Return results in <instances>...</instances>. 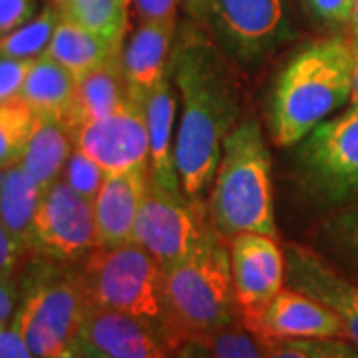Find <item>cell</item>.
<instances>
[{"mask_svg": "<svg viewBox=\"0 0 358 358\" xmlns=\"http://www.w3.org/2000/svg\"><path fill=\"white\" fill-rule=\"evenodd\" d=\"M201 22L239 62H259L293 36L287 0H207Z\"/></svg>", "mask_w": 358, "mask_h": 358, "instance_id": "obj_9", "label": "cell"}, {"mask_svg": "<svg viewBox=\"0 0 358 358\" xmlns=\"http://www.w3.org/2000/svg\"><path fill=\"white\" fill-rule=\"evenodd\" d=\"M80 338L108 358H171L162 334L143 320L124 313L90 307Z\"/></svg>", "mask_w": 358, "mask_h": 358, "instance_id": "obj_15", "label": "cell"}, {"mask_svg": "<svg viewBox=\"0 0 358 358\" xmlns=\"http://www.w3.org/2000/svg\"><path fill=\"white\" fill-rule=\"evenodd\" d=\"M287 279L289 285L320 301L345 324L348 341L358 346V287L341 277L317 253L305 247H287Z\"/></svg>", "mask_w": 358, "mask_h": 358, "instance_id": "obj_14", "label": "cell"}, {"mask_svg": "<svg viewBox=\"0 0 358 358\" xmlns=\"http://www.w3.org/2000/svg\"><path fill=\"white\" fill-rule=\"evenodd\" d=\"M213 221L207 201L189 199L150 178L141 199L134 241L155 257L164 271L183 261L201 245Z\"/></svg>", "mask_w": 358, "mask_h": 358, "instance_id": "obj_7", "label": "cell"}, {"mask_svg": "<svg viewBox=\"0 0 358 358\" xmlns=\"http://www.w3.org/2000/svg\"><path fill=\"white\" fill-rule=\"evenodd\" d=\"M100 247L94 203L74 192L64 179L44 189L36 217L32 249L56 261H76Z\"/></svg>", "mask_w": 358, "mask_h": 358, "instance_id": "obj_10", "label": "cell"}, {"mask_svg": "<svg viewBox=\"0 0 358 358\" xmlns=\"http://www.w3.org/2000/svg\"><path fill=\"white\" fill-rule=\"evenodd\" d=\"M241 324L257 336H275L285 341H303V338L348 341L345 324L331 308L293 287L282 289L257 319Z\"/></svg>", "mask_w": 358, "mask_h": 358, "instance_id": "obj_13", "label": "cell"}, {"mask_svg": "<svg viewBox=\"0 0 358 358\" xmlns=\"http://www.w3.org/2000/svg\"><path fill=\"white\" fill-rule=\"evenodd\" d=\"M352 94V42L331 38L299 52L275 80L268 102L271 136L293 148L327 122Z\"/></svg>", "mask_w": 358, "mask_h": 358, "instance_id": "obj_2", "label": "cell"}, {"mask_svg": "<svg viewBox=\"0 0 358 358\" xmlns=\"http://www.w3.org/2000/svg\"><path fill=\"white\" fill-rule=\"evenodd\" d=\"M329 233L338 249L358 267V207L336 215L329 225Z\"/></svg>", "mask_w": 358, "mask_h": 358, "instance_id": "obj_29", "label": "cell"}, {"mask_svg": "<svg viewBox=\"0 0 358 358\" xmlns=\"http://www.w3.org/2000/svg\"><path fill=\"white\" fill-rule=\"evenodd\" d=\"M350 100L358 106V40L352 38V94Z\"/></svg>", "mask_w": 358, "mask_h": 358, "instance_id": "obj_40", "label": "cell"}, {"mask_svg": "<svg viewBox=\"0 0 358 358\" xmlns=\"http://www.w3.org/2000/svg\"><path fill=\"white\" fill-rule=\"evenodd\" d=\"M0 358H36L13 322L0 329Z\"/></svg>", "mask_w": 358, "mask_h": 358, "instance_id": "obj_37", "label": "cell"}, {"mask_svg": "<svg viewBox=\"0 0 358 358\" xmlns=\"http://www.w3.org/2000/svg\"><path fill=\"white\" fill-rule=\"evenodd\" d=\"M36 122L38 114L20 96L0 102V166L8 167L18 162Z\"/></svg>", "mask_w": 358, "mask_h": 358, "instance_id": "obj_25", "label": "cell"}, {"mask_svg": "<svg viewBox=\"0 0 358 358\" xmlns=\"http://www.w3.org/2000/svg\"><path fill=\"white\" fill-rule=\"evenodd\" d=\"M26 251L28 249L6 229V225L0 219V273L13 275L14 268L20 265Z\"/></svg>", "mask_w": 358, "mask_h": 358, "instance_id": "obj_35", "label": "cell"}, {"mask_svg": "<svg viewBox=\"0 0 358 358\" xmlns=\"http://www.w3.org/2000/svg\"><path fill=\"white\" fill-rule=\"evenodd\" d=\"M44 189L26 176L18 166H8L0 185V219L6 229L32 249L34 239V217L42 201Z\"/></svg>", "mask_w": 358, "mask_h": 358, "instance_id": "obj_23", "label": "cell"}, {"mask_svg": "<svg viewBox=\"0 0 358 358\" xmlns=\"http://www.w3.org/2000/svg\"><path fill=\"white\" fill-rule=\"evenodd\" d=\"M148 169L108 173L102 189L94 199L100 247H117L134 241L136 219L148 189Z\"/></svg>", "mask_w": 358, "mask_h": 358, "instance_id": "obj_16", "label": "cell"}, {"mask_svg": "<svg viewBox=\"0 0 358 358\" xmlns=\"http://www.w3.org/2000/svg\"><path fill=\"white\" fill-rule=\"evenodd\" d=\"M78 275L90 307L143 320L162 334L169 346L164 293L166 271L150 251L136 241L117 247H96L84 257Z\"/></svg>", "mask_w": 358, "mask_h": 358, "instance_id": "obj_5", "label": "cell"}, {"mask_svg": "<svg viewBox=\"0 0 358 358\" xmlns=\"http://www.w3.org/2000/svg\"><path fill=\"white\" fill-rule=\"evenodd\" d=\"M171 72L164 76L143 100L145 126L150 136V178L167 189L181 192L176 167V94L171 86Z\"/></svg>", "mask_w": 358, "mask_h": 358, "instance_id": "obj_19", "label": "cell"}, {"mask_svg": "<svg viewBox=\"0 0 358 358\" xmlns=\"http://www.w3.org/2000/svg\"><path fill=\"white\" fill-rule=\"evenodd\" d=\"M90 303L78 273H46L22 296L13 324L36 358H54L74 343Z\"/></svg>", "mask_w": 358, "mask_h": 358, "instance_id": "obj_6", "label": "cell"}, {"mask_svg": "<svg viewBox=\"0 0 358 358\" xmlns=\"http://www.w3.org/2000/svg\"><path fill=\"white\" fill-rule=\"evenodd\" d=\"M209 352L213 358H263V350L251 331L243 324H231L209 338Z\"/></svg>", "mask_w": 358, "mask_h": 358, "instance_id": "obj_28", "label": "cell"}, {"mask_svg": "<svg viewBox=\"0 0 358 358\" xmlns=\"http://www.w3.org/2000/svg\"><path fill=\"white\" fill-rule=\"evenodd\" d=\"M4 173H6V167L0 166V185H2V179H4Z\"/></svg>", "mask_w": 358, "mask_h": 358, "instance_id": "obj_45", "label": "cell"}, {"mask_svg": "<svg viewBox=\"0 0 358 358\" xmlns=\"http://www.w3.org/2000/svg\"><path fill=\"white\" fill-rule=\"evenodd\" d=\"M229 253L237 315L249 322L282 291L287 261L275 237L249 231L231 237Z\"/></svg>", "mask_w": 358, "mask_h": 358, "instance_id": "obj_12", "label": "cell"}, {"mask_svg": "<svg viewBox=\"0 0 358 358\" xmlns=\"http://www.w3.org/2000/svg\"><path fill=\"white\" fill-rule=\"evenodd\" d=\"M62 18L96 34L122 40L129 13V0H56Z\"/></svg>", "mask_w": 358, "mask_h": 358, "instance_id": "obj_24", "label": "cell"}, {"mask_svg": "<svg viewBox=\"0 0 358 358\" xmlns=\"http://www.w3.org/2000/svg\"><path fill=\"white\" fill-rule=\"evenodd\" d=\"M310 358H358V346L341 338H303L291 341Z\"/></svg>", "mask_w": 358, "mask_h": 358, "instance_id": "obj_31", "label": "cell"}, {"mask_svg": "<svg viewBox=\"0 0 358 358\" xmlns=\"http://www.w3.org/2000/svg\"><path fill=\"white\" fill-rule=\"evenodd\" d=\"M128 98L122 50H117L106 62L78 76L76 98L62 124L72 136L78 128L92 120H100L117 112L128 102Z\"/></svg>", "mask_w": 358, "mask_h": 358, "instance_id": "obj_18", "label": "cell"}, {"mask_svg": "<svg viewBox=\"0 0 358 358\" xmlns=\"http://www.w3.org/2000/svg\"><path fill=\"white\" fill-rule=\"evenodd\" d=\"M171 358H213L209 352V346L203 343H185L173 352Z\"/></svg>", "mask_w": 358, "mask_h": 358, "instance_id": "obj_39", "label": "cell"}, {"mask_svg": "<svg viewBox=\"0 0 358 358\" xmlns=\"http://www.w3.org/2000/svg\"><path fill=\"white\" fill-rule=\"evenodd\" d=\"M54 358H86L84 355V346H82V341H80V336H78L74 343H70V345L66 346L62 352H58Z\"/></svg>", "mask_w": 358, "mask_h": 358, "instance_id": "obj_41", "label": "cell"}, {"mask_svg": "<svg viewBox=\"0 0 358 358\" xmlns=\"http://www.w3.org/2000/svg\"><path fill=\"white\" fill-rule=\"evenodd\" d=\"M257 341L263 350V358H310L305 350H301L299 346L293 345L291 341H285V338L257 336Z\"/></svg>", "mask_w": 358, "mask_h": 358, "instance_id": "obj_38", "label": "cell"}, {"mask_svg": "<svg viewBox=\"0 0 358 358\" xmlns=\"http://www.w3.org/2000/svg\"><path fill=\"white\" fill-rule=\"evenodd\" d=\"M74 150V141L62 122L38 115L36 128L14 166H18L42 189H48L64 171L66 162Z\"/></svg>", "mask_w": 358, "mask_h": 358, "instance_id": "obj_20", "label": "cell"}, {"mask_svg": "<svg viewBox=\"0 0 358 358\" xmlns=\"http://www.w3.org/2000/svg\"><path fill=\"white\" fill-rule=\"evenodd\" d=\"M60 20L58 8H44L32 20L0 38V56L36 60L50 46L52 34Z\"/></svg>", "mask_w": 358, "mask_h": 358, "instance_id": "obj_26", "label": "cell"}, {"mask_svg": "<svg viewBox=\"0 0 358 358\" xmlns=\"http://www.w3.org/2000/svg\"><path fill=\"white\" fill-rule=\"evenodd\" d=\"M76 86L78 78L68 68L42 54L28 70L20 98L38 115L64 122L76 98Z\"/></svg>", "mask_w": 358, "mask_h": 358, "instance_id": "obj_21", "label": "cell"}, {"mask_svg": "<svg viewBox=\"0 0 358 358\" xmlns=\"http://www.w3.org/2000/svg\"><path fill=\"white\" fill-rule=\"evenodd\" d=\"M136 22H167L178 20L179 0H129Z\"/></svg>", "mask_w": 358, "mask_h": 358, "instance_id": "obj_33", "label": "cell"}, {"mask_svg": "<svg viewBox=\"0 0 358 358\" xmlns=\"http://www.w3.org/2000/svg\"><path fill=\"white\" fill-rule=\"evenodd\" d=\"M164 293L173 352L185 343L207 345L213 334L235 322L239 315L229 243L215 225L192 255L166 268Z\"/></svg>", "mask_w": 358, "mask_h": 358, "instance_id": "obj_3", "label": "cell"}, {"mask_svg": "<svg viewBox=\"0 0 358 358\" xmlns=\"http://www.w3.org/2000/svg\"><path fill=\"white\" fill-rule=\"evenodd\" d=\"M350 24H352V32H355V40H358V0L352 2V13H350V20H348Z\"/></svg>", "mask_w": 358, "mask_h": 358, "instance_id": "obj_44", "label": "cell"}, {"mask_svg": "<svg viewBox=\"0 0 358 358\" xmlns=\"http://www.w3.org/2000/svg\"><path fill=\"white\" fill-rule=\"evenodd\" d=\"M106 178H108V173L103 171L102 167L78 148L72 150V154L66 162L64 171H62V179L66 183L74 192L80 193L82 197L90 199L92 203H94V199L98 197V193L102 189Z\"/></svg>", "mask_w": 358, "mask_h": 358, "instance_id": "obj_27", "label": "cell"}, {"mask_svg": "<svg viewBox=\"0 0 358 358\" xmlns=\"http://www.w3.org/2000/svg\"><path fill=\"white\" fill-rule=\"evenodd\" d=\"M185 4H187V13H189V16H192L193 20L201 22L205 6H207V0H187Z\"/></svg>", "mask_w": 358, "mask_h": 358, "instance_id": "obj_42", "label": "cell"}, {"mask_svg": "<svg viewBox=\"0 0 358 358\" xmlns=\"http://www.w3.org/2000/svg\"><path fill=\"white\" fill-rule=\"evenodd\" d=\"M117 50H122V40L96 34L88 28L60 16L52 34L50 46L44 54L68 68L78 78L106 62Z\"/></svg>", "mask_w": 358, "mask_h": 358, "instance_id": "obj_22", "label": "cell"}, {"mask_svg": "<svg viewBox=\"0 0 358 358\" xmlns=\"http://www.w3.org/2000/svg\"><path fill=\"white\" fill-rule=\"evenodd\" d=\"M355 0H307V6L322 22L345 24L350 20Z\"/></svg>", "mask_w": 358, "mask_h": 358, "instance_id": "obj_34", "label": "cell"}, {"mask_svg": "<svg viewBox=\"0 0 358 358\" xmlns=\"http://www.w3.org/2000/svg\"><path fill=\"white\" fill-rule=\"evenodd\" d=\"M74 148L90 155L106 173L150 171V136L143 102L129 96L114 114L92 120L72 134Z\"/></svg>", "mask_w": 358, "mask_h": 358, "instance_id": "obj_11", "label": "cell"}, {"mask_svg": "<svg viewBox=\"0 0 358 358\" xmlns=\"http://www.w3.org/2000/svg\"><path fill=\"white\" fill-rule=\"evenodd\" d=\"M171 80L178 86L179 128L176 167L181 192L207 201L217 173L223 141L239 122L241 86L225 56L199 30L185 28L171 56Z\"/></svg>", "mask_w": 358, "mask_h": 358, "instance_id": "obj_1", "label": "cell"}, {"mask_svg": "<svg viewBox=\"0 0 358 358\" xmlns=\"http://www.w3.org/2000/svg\"><path fill=\"white\" fill-rule=\"evenodd\" d=\"M176 28L178 20L141 22L131 32L129 42L122 50L124 76L131 98L143 102L155 84L169 74Z\"/></svg>", "mask_w": 358, "mask_h": 358, "instance_id": "obj_17", "label": "cell"}, {"mask_svg": "<svg viewBox=\"0 0 358 358\" xmlns=\"http://www.w3.org/2000/svg\"><path fill=\"white\" fill-rule=\"evenodd\" d=\"M303 185L320 201H358V106L313 129L296 152Z\"/></svg>", "mask_w": 358, "mask_h": 358, "instance_id": "obj_8", "label": "cell"}, {"mask_svg": "<svg viewBox=\"0 0 358 358\" xmlns=\"http://www.w3.org/2000/svg\"><path fill=\"white\" fill-rule=\"evenodd\" d=\"M20 305V289L13 275L0 273V329L8 327Z\"/></svg>", "mask_w": 358, "mask_h": 358, "instance_id": "obj_36", "label": "cell"}, {"mask_svg": "<svg viewBox=\"0 0 358 358\" xmlns=\"http://www.w3.org/2000/svg\"><path fill=\"white\" fill-rule=\"evenodd\" d=\"M82 341V338H80ZM82 346H84V355H86V358H108L103 352H100L98 348H94L92 345H88L86 341H82Z\"/></svg>", "mask_w": 358, "mask_h": 358, "instance_id": "obj_43", "label": "cell"}, {"mask_svg": "<svg viewBox=\"0 0 358 358\" xmlns=\"http://www.w3.org/2000/svg\"><path fill=\"white\" fill-rule=\"evenodd\" d=\"M34 60L28 58H8L0 56V102L13 100L20 96L28 70L32 68Z\"/></svg>", "mask_w": 358, "mask_h": 358, "instance_id": "obj_30", "label": "cell"}, {"mask_svg": "<svg viewBox=\"0 0 358 358\" xmlns=\"http://www.w3.org/2000/svg\"><path fill=\"white\" fill-rule=\"evenodd\" d=\"M207 205L213 225L225 239L245 231L277 239L271 154L255 120L239 122L223 141Z\"/></svg>", "mask_w": 358, "mask_h": 358, "instance_id": "obj_4", "label": "cell"}, {"mask_svg": "<svg viewBox=\"0 0 358 358\" xmlns=\"http://www.w3.org/2000/svg\"><path fill=\"white\" fill-rule=\"evenodd\" d=\"M38 14L36 0H0V38Z\"/></svg>", "mask_w": 358, "mask_h": 358, "instance_id": "obj_32", "label": "cell"}]
</instances>
